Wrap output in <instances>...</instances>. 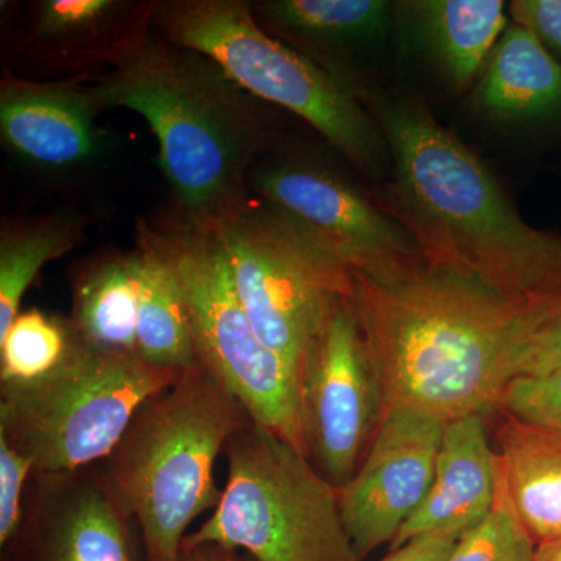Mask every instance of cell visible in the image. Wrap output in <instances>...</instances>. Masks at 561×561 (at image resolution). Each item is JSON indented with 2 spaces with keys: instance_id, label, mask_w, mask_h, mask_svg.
Wrapping results in <instances>:
<instances>
[{
  "instance_id": "1",
  "label": "cell",
  "mask_w": 561,
  "mask_h": 561,
  "mask_svg": "<svg viewBox=\"0 0 561 561\" xmlns=\"http://www.w3.org/2000/svg\"><path fill=\"white\" fill-rule=\"evenodd\" d=\"M359 102L390 153L381 208L419 243L427 265L516 302L561 298V234L519 216L485 162L424 103L367 88Z\"/></svg>"
},
{
  "instance_id": "2",
  "label": "cell",
  "mask_w": 561,
  "mask_h": 561,
  "mask_svg": "<svg viewBox=\"0 0 561 561\" xmlns=\"http://www.w3.org/2000/svg\"><path fill=\"white\" fill-rule=\"evenodd\" d=\"M516 302L427 265L381 283L353 272L350 301L383 394L448 423L500 412L531 332L560 301Z\"/></svg>"
},
{
  "instance_id": "3",
  "label": "cell",
  "mask_w": 561,
  "mask_h": 561,
  "mask_svg": "<svg viewBox=\"0 0 561 561\" xmlns=\"http://www.w3.org/2000/svg\"><path fill=\"white\" fill-rule=\"evenodd\" d=\"M91 83L102 111H135L158 140L173 208L214 224L249 198V175L286 142L275 106L260 101L202 51L151 28L135 50Z\"/></svg>"
},
{
  "instance_id": "4",
  "label": "cell",
  "mask_w": 561,
  "mask_h": 561,
  "mask_svg": "<svg viewBox=\"0 0 561 561\" xmlns=\"http://www.w3.org/2000/svg\"><path fill=\"white\" fill-rule=\"evenodd\" d=\"M241 402L197 362L140 405L103 472L142 530L149 561H176L191 524L214 511V468L245 421Z\"/></svg>"
},
{
  "instance_id": "5",
  "label": "cell",
  "mask_w": 561,
  "mask_h": 561,
  "mask_svg": "<svg viewBox=\"0 0 561 561\" xmlns=\"http://www.w3.org/2000/svg\"><path fill=\"white\" fill-rule=\"evenodd\" d=\"M151 25L162 39L208 55L254 98L311 125L365 179L390 175L389 147L367 108L262 31L249 0H154Z\"/></svg>"
},
{
  "instance_id": "6",
  "label": "cell",
  "mask_w": 561,
  "mask_h": 561,
  "mask_svg": "<svg viewBox=\"0 0 561 561\" xmlns=\"http://www.w3.org/2000/svg\"><path fill=\"white\" fill-rule=\"evenodd\" d=\"M136 236L161 254L179 280L197 360L251 421L308 457L300 382L251 327L217 228L172 206L154 219L138 220Z\"/></svg>"
},
{
  "instance_id": "7",
  "label": "cell",
  "mask_w": 561,
  "mask_h": 561,
  "mask_svg": "<svg viewBox=\"0 0 561 561\" xmlns=\"http://www.w3.org/2000/svg\"><path fill=\"white\" fill-rule=\"evenodd\" d=\"M224 456L220 502L183 545L213 542L256 561H360L343 526L339 486L294 446L249 420Z\"/></svg>"
},
{
  "instance_id": "8",
  "label": "cell",
  "mask_w": 561,
  "mask_h": 561,
  "mask_svg": "<svg viewBox=\"0 0 561 561\" xmlns=\"http://www.w3.org/2000/svg\"><path fill=\"white\" fill-rule=\"evenodd\" d=\"M181 375L139 354L92 348L79 337L57 370L38 381L0 386V437L28 457L35 472L101 463L140 405Z\"/></svg>"
},
{
  "instance_id": "9",
  "label": "cell",
  "mask_w": 561,
  "mask_h": 561,
  "mask_svg": "<svg viewBox=\"0 0 561 561\" xmlns=\"http://www.w3.org/2000/svg\"><path fill=\"white\" fill-rule=\"evenodd\" d=\"M213 225L251 327L300 382L312 343L353 290V272L253 194Z\"/></svg>"
},
{
  "instance_id": "10",
  "label": "cell",
  "mask_w": 561,
  "mask_h": 561,
  "mask_svg": "<svg viewBox=\"0 0 561 561\" xmlns=\"http://www.w3.org/2000/svg\"><path fill=\"white\" fill-rule=\"evenodd\" d=\"M249 191L351 272L390 283L427 267L409 231L311 151L279 144L251 169Z\"/></svg>"
},
{
  "instance_id": "11",
  "label": "cell",
  "mask_w": 561,
  "mask_h": 561,
  "mask_svg": "<svg viewBox=\"0 0 561 561\" xmlns=\"http://www.w3.org/2000/svg\"><path fill=\"white\" fill-rule=\"evenodd\" d=\"M308 459L332 483H348L370 448L383 394L350 297L331 313L300 375Z\"/></svg>"
},
{
  "instance_id": "12",
  "label": "cell",
  "mask_w": 561,
  "mask_h": 561,
  "mask_svg": "<svg viewBox=\"0 0 561 561\" xmlns=\"http://www.w3.org/2000/svg\"><path fill=\"white\" fill-rule=\"evenodd\" d=\"M3 561H149L142 530L101 463L35 472Z\"/></svg>"
},
{
  "instance_id": "13",
  "label": "cell",
  "mask_w": 561,
  "mask_h": 561,
  "mask_svg": "<svg viewBox=\"0 0 561 561\" xmlns=\"http://www.w3.org/2000/svg\"><path fill=\"white\" fill-rule=\"evenodd\" d=\"M445 424L405 405L383 408L359 470L339 489L343 526L360 561L391 545L426 497Z\"/></svg>"
},
{
  "instance_id": "14",
  "label": "cell",
  "mask_w": 561,
  "mask_h": 561,
  "mask_svg": "<svg viewBox=\"0 0 561 561\" xmlns=\"http://www.w3.org/2000/svg\"><path fill=\"white\" fill-rule=\"evenodd\" d=\"M153 5L154 0L32 2L11 44V58L21 69L18 77L95 79L146 39L153 28Z\"/></svg>"
},
{
  "instance_id": "15",
  "label": "cell",
  "mask_w": 561,
  "mask_h": 561,
  "mask_svg": "<svg viewBox=\"0 0 561 561\" xmlns=\"http://www.w3.org/2000/svg\"><path fill=\"white\" fill-rule=\"evenodd\" d=\"M43 81L7 72L0 81V142L20 168L44 180L90 175L105 160L103 113L91 83Z\"/></svg>"
},
{
  "instance_id": "16",
  "label": "cell",
  "mask_w": 561,
  "mask_h": 561,
  "mask_svg": "<svg viewBox=\"0 0 561 561\" xmlns=\"http://www.w3.org/2000/svg\"><path fill=\"white\" fill-rule=\"evenodd\" d=\"M251 14L262 31L309 58L356 98L359 60L381 44L394 16L383 0H257Z\"/></svg>"
},
{
  "instance_id": "17",
  "label": "cell",
  "mask_w": 561,
  "mask_h": 561,
  "mask_svg": "<svg viewBox=\"0 0 561 561\" xmlns=\"http://www.w3.org/2000/svg\"><path fill=\"white\" fill-rule=\"evenodd\" d=\"M500 491V459L485 415L448 421L426 497L391 541V549L424 534L465 531L489 515Z\"/></svg>"
},
{
  "instance_id": "18",
  "label": "cell",
  "mask_w": 561,
  "mask_h": 561,
  "mask_svg": "<svg viewBox=\"0 0 561 561\" xmlns=\"http://www.w3.org/2000/svg\"><path fill=\"white\" fill-rule=\"evenodd\" d=\"M471 103L496 124L561 138V62L511 21L472 88Z\"/></svg>"
},
{
  "instance_id": "19",
  "label": "cell",
  "mask_w": 561,
  "mask_h": 561,
  "mask_svg": "<svg viewBox=\"0 0 561 561\" xmlns=\"http://www.w3.org/2000/svg\"><path fill=\"white\" fill-rule=\"evenodd\" d=\"M394 9L457 95L472 91L511 25L508 3L502 0H411Z\"/></svg>"
},
{
  "instance_id": "20",
  "label": "cell",
  "mask_w": 561,
  "mask_h": 561,
  "mask_svg": "<svg viewBox=\"0 0 561 561\" xmlns=\"http://www.w3.org/2000/svg\"><path fill=\"white\" fill-rule=\"evenodd\" d=\"M501 413V489L537 545L561 537V431Z\"/></svg>"
},
{
  "instance_id": "21",
  "label": "cell",
  "mask_w": 561,
  "mask_h": 561,
  "mask_svg": "<svg viewBox=\"0 0 561 561\" xmlns=\"http://www.w3.org/2000/svg\"><path fill=\"white\" fill-rule=\"evenodd\" d=\"M69 320L80 341L113 353H138V278L135 251L83 262L70 278Z\"/></svg>"
},
{
  "instance_id": "22",
  "label": "cell",
  "mask_w": 561,
  "mask_h": 561,
  "mask_svg": "<svg viewBox=\"0 0 561 561\" xmlns=\"http://www.w3.org/2000/svg\"><path fill=\"white\" fill-rule=\"evenodd\" d=\"M90 217L51 210L31 219L3 220L0 230V337L21 312L25 291L44 265L83 245Z\"/></svg>"
},
{
  "instance_id": "23",
  "label": "cell",
  "mask_w": 561,
  "mask_h": 561,
  "mask_svg": "<svg viewBox=\"0 0 561 561\" xmlns=\"http://www.w3.org/2000/svg\"><path fill=\"white\" fill-rule=\"evenodd\" d=\"M138 353L154 367L184 371L197 364L194 339L179 280L168 262L138 239Z\"/></svg>"
},
{
  "instance_id": "24",
  "label": "cell",
  "mask_w": 561,
  "mask_h": 561,
  "mask_svg": "<svg viewBox=\"0 0 561 561\" xmlns=\"http://www.w3.org/2000/svg\"><path fill=\"white\" fill-rule=\"evenodd\" d=\"M77 343L69 319L36 308L18 313L0 337V386L38 381L57 370Z\"/></svg>"
},
{
  "instance_id": "25",
  "label": "cell",
  "mask_w": 561,
  "mask_h": 561,
  "mask_svg": "<svg viewBox=\"0 0 561 561\" xmlns=\"http://www.w3.org/2000/svg\"><path fill=\"white\" fill-rule=\"evenodd\" d=\"M537 542L519 522L504 491L489 515L460 535L446 561H534Z\"/></svg>"
},
{
  "instance_id": "26",
  "label": "cell",
  "mask_w": 561,
  "mask_h": 561,
  "mask_svg": "<svg viewBox=\"0 0 561 561\" xmlns=\"http://www.w3.org/2000/svg\"><path fill=\"white\" fill-rule=\"evenodd\" d=\"M500 412L561 431V367L513 378L502 393Z\"/></svg>"
},
{
  "instance_id": "27",
  "label": "cell",
  "mask_w": 561,
  "mask_h": 561,
  "mask_svg": "<svg viewBox=\"0 0 561 561\" xmlns=\"http://www.w3.org/2000/svg\"><path fill=\"white\" fill-rule=\"evenodd\" d=\"M35 465L0 437V546L9 545L20 529L24 497Z\"/></svg>"
},
{
  "instance_id": "28",
  "label": "cell",
  "mask_w": 561,
  "mask_h": 561,
  "mask_svg": "<svg viewBox=\"0 0 561 561\" xmlns=\"http://www.w3.org/2000/svg\"><path fill=\"white\" fill-rule=\"evenodd\" d=\"M508 16L561 62V0H513Z\"/></svg>"
},
{
  "instance_id": "29",
  "label": "cell",
  "mask_w": 561,
  "mask_h": 561,
  "mask_svg": "<svg viewBox=\"0 0 561 561\" xmlns=\"http://www.w3.org/2000/svg\"><path fill=\"white\" fill-rule=\"evenodd\" d=\"M561 367V300L546 313L522 351L516 376L538 375Z\"/></svg>"
},
{
  "instance_id": "30",
  "label": "cell",
  "mask_w": 561,
  "mask_h": 561,
  "mask_svg": "<svg viewBox=\"0 0 561 561\" xmlns=\"http://www.w3.org/2000/svg\"><path fill=\"white\" fill-rule=\"evenodd\" d=\"M463 531L445 530L424 534L391 549L389 556L379 561H446L451 556Z\"/></svg>"
},
{
  "instance_id": "31",
  "label": "cell",
  "mask_w": 561,
  "mask_h": 561,
  "mask_svg": "<svg viewBox=\"0 0 561 561\" xmlns=\"http://www.w3.org/2000/svg\"><path fill=\"white\" fill-rule=\"evenodd\" d=\"M239 557L241 553L224 546L202 542V545H183L176 561H239Z\"/></svg>"
},
{
  "instance_id": "32",
  "label": "cell",
  "mask_w": 561,
  "mask_h": 561,
  "mask_svg": "<svg viewBox=\"0 0 561 561\" xmlns=\"http://www.w3.org/2000/svg\"><path fill=\"white\" fill-rule=\"evenodd\" d=\"M534 561H561V537L537 545Z\"/></svg>"
},
{
  "instance_id": "33",
  "label": "cell",
  "mask_w": 561,
  "mask_h": 561,
  "mask_svg": "<svg viewBox=\"0 0 561 561\" xmlns=\"http://www.w3.org/2000/svg\"><path fill=\"white\" fill-rule=\"evenodd\" d=\"M239 561H256V560L251 559L250 556H245V553H243V556L239 557Z\"/></svg>"
}]
</instances>
